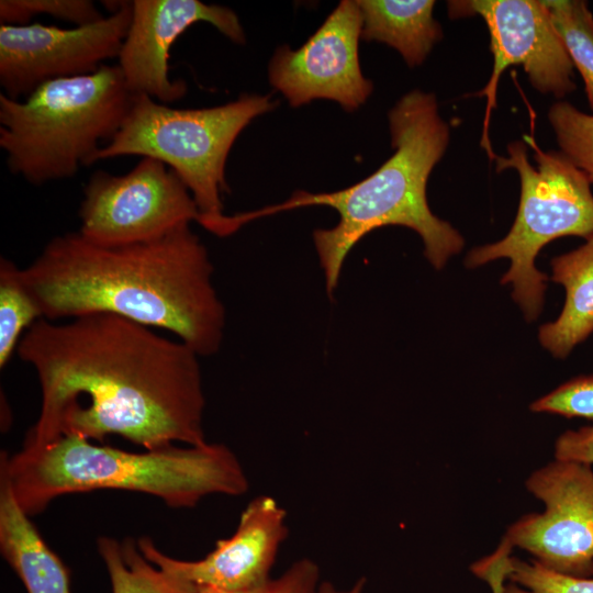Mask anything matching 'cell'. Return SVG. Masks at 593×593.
<instances>
[{"mask_svg":"<svg viewBox=\"0 0 593 593\" xmlns=\"http://www.w3.org/2000/svg\"><path fill=\"white\" fill-rule=\"evenodd\" d=\"M16 353L41 389L40 415L23 446L109 435L145 450L208 443L200 356L179 339L92 313L65 323L37 320Z\"/></svg>","mask_w":593,"mask_h":593,"instance_id":"1","label":"cell"},{"mask_svg":"<svg viewBox=\"0 0 593 593\" xmlns=\"http://www.w3.org/2000/svg\"><path fill=\"white\" fill-rule=\"evenodd\" d=\"M209 251L190 224L157 239L101 246L79 232L52 238L22 269L49 321L110 313L172 333L200 357L216 354L225 307Z\"/></svg>","mask_w":593,"mask_h":593,"instance_id":"2","label":"cell"},{"mask_svg":"<svg viewBox=\"0 0 593 593\" xmlns=\"http://www.w3.org/2000/svg\"><path fill=\"white\" fill-rule=\"evenodd\" d=\"M389 125L394 153L367 178L334 192L298 190L277 205L235 214L237 225L298 208L334 209L339 216L337 224L313 232L329 296L354 246L383 226H405L416 232L426 259L435 269H441L465 244L456 228L430 211L426 195L429 175L448 147L450 127L439 114L435 94L422 90L410 91L396 102L389 112Z\"/></svg>","mask_w":593,"mask_h":593,"instance_id":"3","label":"cell"},{"mask_svg":"<svg viewBox=\"0 0 593 593\" xmlns=\"http://www.w3.org/2000/svg\"><path fill=\"white\" fill-rule=\"evenodd\" d=\"M0 470L30 516L43 512L56 497L97 490L141 492L172 508L194 507L213 494L242 495L248 490L246 472L223 444L178 445L133 452L67 436L0 456Z\"/></svg>","mask_w":593,"mask_h":593,"instance_id":"4","label":"cell"},{"mask_svg":"<svg viewBox=\"0 0 593 593\" xmlns=\"http://www.w3.org/2000/svg\"><path fill=\"white\" fill-rule=\"evenodd\" d=\"M118 65L47 81L25 99L0 93V147L31 184L68 179L120 130L132 103Z\"/></svg>","mask_w":593,"mask_h":593,"instance_id":"5","label":"cell"},{"mask_svg":"<svg viewBox=\"0 0 593 593\" xmlns=\"http://www.w3.org/2000/svg\"><path fill=\"white\" fill-rule=\"evenodd\" d=\"M277 107L271 94L243 93L235 101L203 109H177L146 94H133L118 133L91 157L89 166L120 156L157 159L172 169L190 191L199 224L212 234H231L221 194L228 192L225 165L239 133Z\"/></svg>","mask_w":593,"mask_h":593,"instance_id":"6","label":"cell"},{"mask_svg":"<svg viewBox=\"0 0 593 593\" xmlns=\"http://www.w3.org/2000/svg\"><path fill=\"white\" fill-rule=\"evenodd\" d=\"M507 156H495L496 170L513 168L521 181L515 221L500 240L471 249L467 268L507 258L501 283L513 287L512 298L527 322L538 317L545 302L547 275L536 268L537 255L564 236L593 235V192L586 176L560 150H542L534 137L507 145Z\"/></svg>","mask_w":593,"mask_h":593,"instance_id":"7","label":"cell"},{"mask_svg":"<svg viewBox=\"0 0 593 593\" xmlns=\"http://www.w3.org/2000/svg\"><path fill=\"white\" fill-rule=\"evenodd\" d=\"M79 233L101 246H122L163 237L199 223L198 206L179 176L164 163L143 157L127 174H92L79 208Z\"/></svg>","mask_w":593,"mask_h":593,"instance_id":"8","label":"cell"},{"mask_svg":"<svg viewBox=\"0 0 593 593\" xmlns=\"http://www.w3.org/2000/svg\"><path fill=\"white\" fill-rule=\"evenodd\" d=\"M132 14V1H120L109 16L70 29L0 24L2 93L20 100L47 81L97 71L119 56Z\"/></svg>","mask_w":593,"mask_h":593,"instance_id":"9","label":"cell"},{"mask_svg":"<svg viewBox=\"0 0 593 593\" xmlns=\"http://www.w3.org/2000/svg\"><path fill=\"white\" fill-rule=\"evenodd\" d=\"M525 485L545 511L517 519L502 541L556 572L593 577L592 466L555 459L534 471Z\"/></svg>","mask_w":593,"mask_h":593,"instance_id":"10","label":"cell"},{"mask_svg":"<svg viewBox=\"0 0 593 593\" xmlns=\"http://www.w3.org/2000/svg\"><path fill=\"white\" fill-rule=\"evenodd\" d=\"M448 12L454 19L479 15L489 30L493 70L481 91L488 98L484 139L497 82L507 67L521 65L542 94L562 99L575 90L574 67L542 0L449 1Z\"/></svg>","mask_w":593,"mask_h":593,"instance_id":"11","label":"cell"},{"mask_svg":"<svg viewBox=\"0 0 593 593\" xmlns=\"http://www.w3.org/2000/svg\"><path fill=\"white\" fill-rule=\"evenodd\" d=\"M362 14L357 0H342L298 49L279 47L269 63V81L292 107L333 100L353 112L373 90L358 55Z\"/></svg>","mask_w":593,"mask_h":593,"instance_id":"12","label":"cell"},{"mask_svg":"<svg viewBox=\"0 0 593 593\" xmlns=\"http://www.w3.org/2000/svg\"><path fill=\"white\" fill-rule=\"evenodd\" d=\"M128 31L118 59L132 94L168 104L182 98L187 83L169 76L170 48L191 25L206 22L237 44L245 42L238 16L227 7L199 0H134Z\"/></svg>","mask_w":593,"mask_h":593,"instance_id":"13","label":"cell"},{"mask_svg":"<svg viewBox=\"0 0 593 593\" xmlns=\"http://www.w3.org/2000/svg\"><path fill=\"white\" fill-rule=\"evenodd\" d=\"M288 536L287 513L269 495L255 497L243 511L236 530L217 540L204 558L186 561L161 552L149 537L136 540L143 556L158 568L197 585L233 591L264 586Z\"/></svg>","mask_w":593,"mask_h":593,"instance_id":"14","label":"cell"},{"mask_svg":"<svg viewBox=\"0 0 593 593\" xmlns=\"http://www.w3.org/2000/svg\"><path fill=\"white\" fill-rule=\"evenodd\" d=\"M0 551L27 593H71L68 568L22 510L1 470Z\"/></svg>","mask_w":593,"mask_h":593,"instance_id":"15","label":"cell"},{"mask_svg":"<svg viewBox=\"0 0 593 593\" xmlns=\"http://www.w3.org/2000/svg\"><path fill=\"white\" fill-rule=\"evenodd\" d=\"M551 280L566 290L559 316L539 327L541 346L566 358L593 333V235L578 248L551 259Z\"/></svg>","mask_w":593,"mask_h":593,"instance_id":"16","label":"cell"},{"mask_svg":"<svg viewBox=\"0 0 593 593\" xmlns=\"http://www.w3.org/2000/svg\"><path fill=\"white\" fill-rule=\"evenodd\" d=\"M362 14L361 38L396 49L407 66L424 63L443 37L433 16V0H357Z\"/></svg>","mask_w":593,"mask_h":593,"instance_id":"17","label":"cell"},{"mask_svg":"<svg viewBox=\"0 0 593 593\" xmlns=\"http://www.w3.org/2000/svg\"><path fill=\"white\" fill-rule=\"evenodd\" d=\"M111 582L112 593H197L198 585L149 562L136 540L118 541L108 536L97 540Z\"/></svg>","mask_w":593,"mask_h":593,"instance_id":"18","label":"cell"},{"mask_svg":"<svg viewBox=\"0 0 593 593\" xmlns=\"http://www.w3.org/2000/svg\"><path fill=\"white\" fill-rule=\"evenodd\" d=\"M593 111V13L583 0H542Z\"/></svg>","mask_w":593,"mask_h":593,"instance_id":"19","label":"cell"},{"mask_svg":"<svg viewBox=\"0 0 593 593\" xmlns=\"http://www.w3.org/2000/svg\"><path fill=\"white\" fill-rule=\"evenodd\" d=\"M42 313L13 261L0 260V368L7 366L23 334Z\"/></svg>","mask_w":593,"mask_h":593,"instance_id":"20","label":"cell"},{"mask_svg":"<svg viewBox=\"0 0 593 593\" xmlns=\"http://www.w3.org/2000/svg\"><path fill=\"white\" fill-rule=\"evenodd\" d=\"M548 120L560 152L577 166L593 186V114L567 101L555 102Z\"/></svg>","mask_w":593,"mask_h":593,"instance_id":"21","label":"cell"},{"mask_svg":"<svg viewBox=\"0 0 593 593\" xmlns=\"http://www.w3.org/2000/svg\"><path fill=\"white\" fill-rule=\"evenodd\" d=\"M502 593H593V577L581 578L556 572L535 559L510 557Z\"/></svg>","mask_w":593,"mask_h":593,"instance_id":"22","label":"cell"},{"mask_svg":"<svg viewBox=\"0 0 593 593\" xmlns=\"http://www.w3.org/2000/svg\"><path fill=\"white\" fill-rule=\"evenodd\" d=\"M40 14L75 23L90 24L104 18L90 0H1L0 22L8 25H26Z\"/></svg>","mask_w":593,"mask_h":593,"instance_id":"23","label":"cell"},{"mask_svg":"<svg viewBox=\"0 0 593 593\" xmlns=\"http://www.w3.org/2000/svg\"><path fill=\"white\" fill-rule=\"evenodd\" d=\"M529 409L537 413H551L568 418L582 417L593 421V373L568 380L534 401Z\"/></svg>","mask_w":593,"mask_h":593,"instance_id":"24","label":"cell"},{"mask_svg":"<svg viewBox=\"0 0 593 593\" xmlns=\"http://www.w3.org/2000/svg\"><path fill=\"white\" fill-rule=\"evenodd\" d=\"M320 570L311 559L295 561L278 579H270L258 593H316Z\"/></svg>","mask_w":593,"mask_h":593,"instance_id":"25","label":"cell"},{"mask_svg":"<svg viewBox=\"0 0 593 593\" xmlns=\"http://www.w3.org/2000/svg\"><path fill=\"white\" fill-rule=\"evenodd\" d=\"M555 459L593 465V426L569 429L555 443Z\"/></svg>","mask_w":593,"mask_h":593,"instance_id":"26","label":"cell"},{"mask_svg":"<svg viewBox=\"0 0 593 593\" xmlns=\"http://www.w3.org/2000/svg\"><path fill=\"white\" fill-rule=\"evenodd\" d=\"M508 552L496 548L492 555L474 562L471 571L490 585L492 593H502L508 571Z\"/></svg>","mask_w":593,"mask_h":593,"instance_id":"27","label":"cell"},{"mask_svg":"<svg viewBox=\"0 0 593 593\" xmlns=\"http://www.w3.org/2000/svg\"><path fill=\"white\" fill-rule=\"evenodd\" d=\"M366 579H358L349 590H337L331 582H323L318 585L316 593H362Z\"/></svg>","mask_w":593,"mask_h":593,"instance_id":"28","label":"cell"},{"mask_svg":"<svg viewBox=\"0 0 593 593\" xmlns=\"http://www.w3.org/2000/svg\"><path fill=\"white\" fill-rule=\"evenodd\" d=\"M259 589L251 591H233L212 585H198L197 593H258Z\"/></svg>","mask_w":593,"mask_h":593,"instance_id":"29","label":"cell"}]
</instances>
